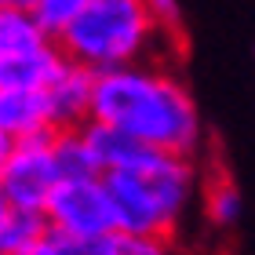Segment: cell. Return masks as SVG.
Segmentation results:
<instances>
[{"label":"cell","instance_id":"cell-12","mask_svg":"<svg viewBox=\"0 0 255 255\" xmlns=\"http://www.w3.org/2000/svg\"><path fill=\"white\" fill-rule=\"evenodd\" d=\"M201 201H204V219L219 230L234 226L241 219V190L234 186V179L226 171H212L204 175V186H201Z\"/></svg>","mask_w":255,"mask_h":255},{"label":"cell","instance_id":"cell-13","mask_svg":"<svg viewBox=\"0 0 255 255\" xmlns=\"http://www.w3.org/2000/svg\"><path fill=\"white\" fill-rule=\"evenodd\" d=\"M55 157H59L62 175H102L80 128H59L55 131Z\"/></svg>","mask_w":255,"mask_h":255},{"label":"cell","instance_id":"cell-8","mask_svg":"<svg viewBox=\"0 0 255 255\" xmlns=\"http://www.w3.org/2000/svg\"><path fill=\"white\" fill-rule=\"evenodd\" d=\"M66 51L59 40H48L40 48L0 55V88H48L66 66Z\"/></svg>","mask_w":255,"mask_h":255},{"label":"cell","instance_id":"cell-1","mask_svg":"<svg viewBox=\"0 0 255 255\" xmlns=\"http://www.w3.org/2000/svg\"><path fill=\"white\" fill-rule=\"evenodd\" d=\"M91 117L117 124L138 142L193 157L204 142L201 110L175 73L146 62L117 66L95 73Z\"/></svg>","mask_w":255,"mask_h":255},{"label":"cell","instance_id":"cell-3","mask_svg":"<svg viewBox=\"0 0 255 255\" xmlns=\"http://www.w3.org/2000/svg\"><path fill=\"white\" fill-rule=\"evenodd\" d=\"M160 33L164 29L146 0H91L59 37V48L66 51V59L102 73V69L146 62Z\"/></svg>","mask_w":255,"mask_h":255},{"label":"cell","instance_id":"cell-10","mask_svg":"<svg viewBox=\"0 0 255 255\" xmlns=\"http://www.w3.org/2000/svg\"><path fill=\"white\" fill-rule=\"evenodd\" d=\"M51 37L44 33L40 18L33 15V7H18V4H0V55L11 51H26V48H40Z\"/></svg>","mask_w":255,"mask_h":255},{"label":"cell","instance_id":"cell-15","mask_svg":"<svg viewBox=\"0 0 255 255\" xmlns=\"http://www.w3.org/2000/svg\"><path fill=\"white\" fill-rule=\"evenodd\" d=\"M168 241H171V237L113 230V252H117V255H168Z\"/></svg>","mask_w":255,"mask_h":255},{"label":"cell","instance_id":"cell-22","mask_svg":"<svg viewBox=\"0 0 255 255\" xmlns=\"http://www.w3.org/2000/svg\"><path fill=\"white\" fill-rule=\"evenodd\" d=\"M0 4H4V0H0Z\"/></svg>","mask_w":255,"mask_h":255},{"label":"cell","instance_id":"cell-6","mask_svg":"<svg viewBox=\"0 0 255 255\" xmlns=\"http://www.w3.org/2000/svg\"><path fill=\"white\" fill-rule=\"evenodd\" d=\"M55 110L48 88H0V131L11 138H33L55 131Z\"/></svg>","mask_w":255,"mask_h":255},{"label":"cell","instance_id":"cell-21","mask_svg":"<svg viewBox=\"0 0 255 255\" xmlns=\"http://www.w3.org/2000/svg\"><path fill=\"white\" fill-rule=\"evenodd\" d=\"M4 4H18V7H33L37 0H4Z\"/></svg>","mask_w":255,"mask_h":255},{"label":"cell","instance_id":"cell-7","mask_svg":"<svg viewBox=\"0 0 255 255\" xmlns=\"http://www.w3.org/2000/svg\"><path fill=\"white\" fill-rule=\"evenodd\" d=\"M51 95V110H55V124L59 128H80L91 121V102H95V69L80 66L69 59L62 66V73L48 84Z\"/></svg>","mask_w":255,"mask_h":255},{"label":"cell","instance_id":"cell-16","mask_svg":"<svg viewBox=\"0 0 255 255\" xmlns=\"http://www.w3.org/2000/svg\"><path fill=\"white\" fill-rule=\"evenodd\" d=\"M146 4L153 11V18L160 22V29H164L171 40H182V7H179V0H146Z\"/></svg>","mask_w":255,"mask_h":255},{"label":"cell","instance_id":"cell-14","mask_svg":"<svg viewBox=\"0 0 255 255\" xmlns=\"http://www.w3.org/2000/svg\"><path fill=\"white\" fill-rule=\"evenodd\" d=\"M88 4L91 0H37V4H33V15L40 18V26L51 40H59Z\"/></svg>","mask_w":255,"mask_h":255},{"label":"cell","instance_id":"cell-5","mask_svg":"<svg viewBox=\"0 0 255 255\" xmlns=\"http://www.w3.org/2000/svg\"><path fill=\"white\" fill-rule=\"evenodd\" d=\"M55 131H59V128H55ZM55 131L18 138L15 142V153H11L7 171H4V179H0V186H4L7 201L15 208L44 212L55 186L66 179L62 168H59V157H55Z\"/></svg>","mask_w":255,"mask_h":255},{"label":"cell","instance_id":"cell-9","mask_svg":"<svg viewBox=\"0 0 255 255\" xmlns=\"http://www.w3.org/2000/svg\"><path fill=\"white\" fill-rule=\"evenodd\" d=\"M80 131H84V142L91 149V157H95V164L102 175H110V171H124V168H135L138 160H142L149 149L157 146H146L138 142L135 135H128L124 128L117 124H106V121H84L80 124Z\"/></svg>","mask_w":255,"mask_h":255},{"label":"cell","instance_id":"cell-20","mask_svg":"<svg viewBox=\"0 0 255 255\" xmlns=\"http://www.w3.org/2000/svg\"><path fill=\"white\" fill-rule=\"evenodd\" d=\"M7 212H11V201H7V193H4V186H0V226H4V219H7Z\"/></svg>","mask_w":255,"mask_h":255},{"label":"cell","instance_id":"cell-18","mask_svg":"<svg viewBox=\"0 0 255 255\" xmlns=\"http://www.w3.org/2000/svg\"><path fill=\"white\" fill-rule=\"evenodd\" d=\"M22 255H66V252H62V241L55 237V234H48L40 245H33L29 252H22Z\"/></svg>","mask_w":255,"mask_h":255},{"label":"cell","instance_id":"cell-2","mask_svg":"<svg viewBox=\"0 0 255 255\" xmlns=\"http://www.w3.org/2000/svg\"><path fill=\"white\" fill-rule=\"evenodd\" d=\"M106 186L117 204V230L171 237L197 193L193 157L149 149L135 168L110 171Z\"/></svg>","mask_w":255,"mask_h":255},{"label":"cell","instance_id":"cell-17","mask_svg":"<svg viewBox=\"0 0 255 255\" xmlns=\"http://www.w3.org/2000/svg\"><path fill=\"white\" fill-rule=\"evenodd\" d=\"M59 241H62L66 255H117V252H113V234H106V237H84V241L59 237Z\"/></svg>","mask_w":255,"mask_h":255},{"label":"cell","instance_id":"cell-4","mask_svg":"<svg viewBox=\"0 0 255 255\" xmlns=\"http://www.w3.org/2000/svg\"><path fill=\"white\" fill-rule=\"evenodd\" d=\"M44 215L55 237L84 241L117 230V204L106 186V175H66L55 186Z\"/></svg>","mask_w":255,"mask_h":255},{"label":"cell","instance_id":"cell-19","mask_svg":"<svg viewBox=\"0 0 255 255\" xmlns=\"http://www.w3.org/2000/svg\"><path fill=\"white\" fill-rule=\"evenodd\" d=\"M11 153H15V138H11L7 131H0V179H4V171H7Z\"/></svg>","mask_w":255,"mask_h":255},{"label":"cell","instance_id":"cell-11","mask_svg":"<svg viewBox=\"0 0 255 255\" xmlns=\"http://www.w3.org/2000/svg\"><path fill=\"white\" fill-rule=\"evenodd\" d=\"M48 234H51V226H48V215L44 212L11 204L4 226H0V255H22L33 245H40Z\"/></svg>","mask_w":255,"mask_h":255}]
</instances>
